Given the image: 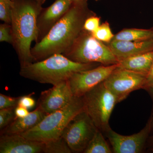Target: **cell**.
I'll return each mask as SVG.
<instances>
[{
    "label": "cell",
    "instance_id": "cell-29",
    "mask_svg": "<svg viewBox=\"0 0 153 153\" xmlns=\"http://www.w3.org/2000/svg\"><path fill=\"white\" fill-rule=\"evenodd\" d=\"M147 91H149L151 97H152V99L153 101V86L151 87L150 88H149Z\"/></svg>",
    "mask_w": 153,
    "mask_h": 153
},
{
    "label": "cell",
    "instance_id": "cell-1",
    "mask_svg": "<svg viewBox=\"0 0 153 153\" xmlns=\"http://www.w3.org/2000/svg\"><path fill=\"white\" fill-rule=\"evenodd\" d=\"M95 14L88 8V0L72 3L67 13L47 36L32 48L35 62L66 52L83 30L86 19Z\"/></svg>",
    "mask_w": 153,
    "mask_h": 153
},
{
    "label": "cell",
    "instance_id": "cell-9",
    "mask_svg": "<svg viewBox=\"0 0 153 153\" xmlns=\"http://www.w3.org/2000/svg\"><path fill=\"white\" fill-rule=\"evenodd\" d=\"M119 64L101 65L95 68L74 73L68 80L74 96L82 97L93 88L103 82Z\"/></svg>",
    "mask_w": 153,
    "mask_h": 153
},
{
    "label": "cell",
    "instance_id": "cell-13",
    "mask_svg": "<svg viewBox=\"0 0 153 153\" xmlns=\"http://www.w3.org/2000/svg\"><path fill=\"white\" fill-rule=\"evenodd\" d=\"M44 143L28 139L20 134L1 135V153H44Z\"/></svg>",
    "mask_w": 153,
    "mask_h": 153
},
{
    "label": "cell",
    "instance_id": "cell-18",
    "mask_svg": "<svg viewBox=\"0 0 153 153\" xmlns=\"http://www.w3.org/2000/svg\"><path fill=\"white\" fill-rule=\"evenodd\" d=\"M83 153H111L112 152L105 139L102 131L97 129Z\"/></svg>",
    "mask_w": 153,
    "mask_h": 153
},
{
    "label": "cell",
    "instance_id": "cell-25",
    "mask_svg": "<svg viewBox=\"0 0 153 153\" xmlns=\"http://www.w3.org/2000/svg\"><path fill=\"white\" fill-rule=\"evenodd\" d=\"M100 18L97 16L96 14L88 18L85 20L83 30L90 33H93L100 26Z\"/></svg>",
    "mask_w": 153,
    "mask_h": 153
},
{
    "label": "cell",
    "instance_id": "cell-21",
    "mask_svg": "<svg viewBox=\"0 0 153 153\" xmlns=\"http://www.w3.org/2000/svg\"><path fill=\"white\" fill-rule=\"evenodd\" d=\"M13 1L0 0V19L4 23L11 25Z\"/></svg>",
    "mask_w": 153,
    "mask_h": 153
},
{
    "label": "cell",
    "instance_id": "cell-24",
    "mask_svg": "<svg viewBox=\"0 0 153 153\" xmlns=\"http://www.w3.org/2000/svg\"><path fill=\"white\" fill-rule=\"evenodd\" d=\"M0 41L12 44V27L10 24L4 23L0 25Z\"/></svg>",
    "mask_w": 153,
    "mask_h": 153
},
{
    "label": "cell",
    "instance_id": "cell-20",
    "mask_svg": "<svg viewBox=\"0 0 153 153\" xmlns=\"http://www.w3.org/2000/svg\"><path fill=\"white\" fill-rule=\"evenodd\" d=\"M91 33L96 39L105 44H107L112 41L114 36L111 29L109 23L107 22L102 23L97 30Z\"/></svg>",
    "mask_w": 153,
    "mask_h": 153
},
{
    "label": "cell",
    "instance_id": "cell-35",
    "mask_svg": "<svg viewBox=\"0 0 153 153\" xmlns=\"http://www.w3.org/2000/svg\"><path fill=\"white\" fill-rule=\"evenodd\" d=\"M94 1H98L99 0H94Z\"/></svg>",
    "mask_w": 153,
    "mask_h": 153
},
{
    "label": "cell",
    "instance_id": "cell-17",
    "mask_svg": "<svg viewBox=\"0 0 153 153\" xmlns=\"http://www.w3.org/2000/svg\"><path fill=\"white\" fill-rule=\"evenodd\" d=\"M153 38V30L126 29L114 35L112 41H143Z\"/></svg>",
    "mask_w": 153,
    "mask_h": 153
},
{
    "label": "cell",
    "instance_id": "cell-19",
    "mask_svg": "<svg viewBox=\"0 0 153 153\" xmlns=\"http://www.w3.org/2000/svg\"><path fill=\"white\" fill-rule=\"evenodd\" d=\"M71 149L62 137L57 139L44 143V153H71Z\"/></svg>",
    "mask_w": 153,
    "mask_h": 153
},
{
    "label": "cell",
    "instance_id": "cell-22",
    "mask_svg": "<svg viewBox=\"0 0 153 153\" xmlns=\"http://www.w3.org/2000/svg\"><path fill=\"white\" fill-rule=\"evenodd\" d=\"M15 108L0 109V129L3 130L9 125L16 118Z\"/></svg>",
    "mask_w": 153,
    "mask_h": 153
},
{
    "label": "cell",
    "instance_id": "cell-30",
    "mask_svg": "<svg viewBox=\"0 0 153 153\" xmlns=\"http://www.w3.org/2000/svg\"><path fill=\"white\" fill-rule=\"evenodd\" d=\"M36 1L38 2L39 4H41V5H43L44 3L46 1V0H35Z\"/></svg>",
    "mask_w": 153,
    "mask_h": 153
},
{
    "label": "cell",
    "instance_id": "cell-32",
    "mask_svg": "<svg viewBox=\"0 0 153 153\" xmlns=\"http://www.w3.org/2000/svg\"><path fill=\"white\" fill-rule=\"evenodd\" d=\"M152 132L153 131V114H152Z\"/></svg>",
    "mask_w": 153,
    "mask_h": 153
},
{
    "label": "cell",
    "instance_id": "cell-11",
    "mask_svg": "<svg viewBox=\"0 0 153 153\" xmlns=\"http://www.w3.org/2000/svg\"><path fill=\"white\" fill-rule=\"evenodd\" d=\"M74 96L67 80L42 91L37 107L49 114L65 107Z\"/></svg>",
    "mask_w": 153,
    "mask_h": 153
},
{
    "label": "cell",
    "instance_id": "cell-6",
    "mask_svg": "<svg viewBox=\"0 0 153 153\" xmlns=\"http://www.w3.org/2000/svg\"><path fill=\"white\" fill-rule=\"evenodd\" d=\"M82 98L84 110L96 127L105 132L110 128L109 119L118 103L115 96L102 82L85 93Z\"/></svg>",
    "mask_w": 153,
    "mask_h": 153
},
{
    "label": "cell",
    "instance_id": "cell-16",
    "mask_svg": "<svg viewBox=\"0 0 153 153\" xmlns=\"http://www.w3.org/2000/svg\"><path fill=\"white\" fill-rule=\"evenodd\" d=\"M153 61V51L134 55L119 62L121 68L144 74L147 76Z\"/></svg>",
    "mask_w": 153,
    "mask_h": 153
},
{
    "label": "cell",
    "instance_id": "cell-2",
    "mask_svg": "<svg viewBox=\"0 0 153 153\" xmlns=\"http://www.w3.org/2000/svg\"><path fill=\"white\" fill-rule=\"evenodd\" d=\"M12 45L18 55L21 67L35 62L31 44L38 43L37 19L42 5L35 0H13Z\"/></svg>",
    "mask_w": 153,
    "mask_h": 153
},
{
    "label": "cell",
    "instance_id": "cell-8",
    "mask_svg": "<svg viewBox=\"0 0 153 153\" xmlns=\"http://www.w3.org/2000/svg\"><path fill=\"white\" fill-rule=\"evenodd\" d=\"M146 78L144 74L125 69L119 65L103 83L115 96L119 103L134 91L144 89Z\"/></svg>",
    "mask_w": 153,
    "mask_h": 153
},
{
    "label": "cell",
    "instance_id": "cell-26",
    "mask_svg": "<svg viewBox=\"0 0 153 153\" xmlns=\"http://www.w3.org/2000/svg\"><path fill=\"white\" fill-rule=\"evenodd\" d=\"M34 93L28 95L20 97L18 105L25 108L28 110L31 109L35 106L36 101L33 97Z\"/></svg>",
    "mask_w": 153,
    "mask_h": 153
},
{
    "label": "cell",
    "instance_id": "cell-33",
    "mask_svg": "<svg viewBox=\"0 0 153 153\" xmlns=\"http://www.w3.org/2000/svg\"><path fill=\"white\" fill-rule=\"evenodd\" d=\"M70 1H72V2H74L79 1H81V0H70Z\"/></svg>",
    "mask_w": 153,
    "mask_h": 153
},
{
    "label": "cell",
    "instance_id": "cell-7",
    "mask_svg": "<svg viewBox=\"0 0 153 153\" xmlns=\"http://www.w3.org/2000/svg\"><path fill=\"white\" fill-rule=\"evenodd\" d=\"M97 129L84 110L71 120L62 137L72 152H83Z\"/></svg>",
    "mask_w": 153,
    "mask_h": 153
},
{
    "label": "cell",
    "instance_id": "cell-15",
    "mask_svg": "<svg viewBox=\"0 0 153 153\" xmlns=\"http://www.w3.org/2000/svg\"><path fill=\"white\" fill-rule=\"evenodd\" d=\"M47 115L40 108L37 107L27 116L16 118L7 127L1 131V134H21L28 131L40 123Z\"/></svg>",
    "mask_w": 153,
    "mask_h": 153
},
{
    "label": "cell",
    "instance_id": "cell-34",
    "mask_svg": "<svg viewBox=\"0 0 153 153\" xmlns=\"http://www.w3.org/2000/svg\"><path fill=\"white\" fill-rule=\"evenodd\" d=\"M152 147L150 148V151H152V152H153V144L152 145Z\"/></svg>",
    "mask_w": 153,
    "mask_h": 153
},
{
    "label": "cell",
    "instance_id": "cell-4",
    "mask_svg": "<svg viewBox=\"0 0 153 153\" xmlns=\"http://www.w3.org/2000/svg\"><path fill=\"white\" fill-rule=\"evenodd\" d=\"M84 111L82 97L74 96L65 107L47 114L37 126L20 134L36 141L46 143L62 137L69 123L79 113Z\"/></svg>",
    "mask_w": 153,
    "mask_h": 153
},
{
    "label": "cell",
    "instance_id": "cell-5",
    "mask_svg": "<svg viewBox=\"0 0 153 153\" xmlns=\"http://www.w3.org/2000/svg\"><path fill=\"white\" fill-rule=\"evenodd\" d=\"M62 54L79 63L110 65L119 62L106 44L96 39L91 33L84 30L71 47Z\"/></svg>",
    "mask_w": 153,
    "mask_h": 153
},
{
    "label": "cell",
    "instance_id": "cell-28",
    "mask_svg": "<svg viewBox=\"0 0 153 153\" xmlns=\"http://www.w3.org/2000/svg\"><path fill=\"white\" fill-rule=\"evenodd\" d=\"M29 110L25 108L18 105L15 108L16 118H22L27 116L29 114Z\"/></svg>",
    "mask_w": 153,
    "mask_h": 153
},
{
    "label": "cell",
    "instance_id": "cell-31",
    "mask_svg": "<svg viewBox=\"0 0 153 153\" xmlns=\"http://www.w3.org/2000/svg\"><path fill=\"white\" fill-rule=\"evenodd\" d=\"M149 139L150 140V142L151 143H152V145L153 144V135L151 136L149 138Z\"/></svg>",
    "mask_w": 153,
    "mask_h": 153
},
{
    "label": "cell",
    "instance_id": "cell-23",
    "mask_svg": "<svg viewBox=\"0 0 153 153\" xmlns=\"http://www.w3.org/2000/svg\"><path fill=\"white\" fill-rule=\"evenodd\" d=\"M20 97H12L1 94H0V109L16 108L18 105Z\"/></svg>",
    "mask_w": 153,
    "mask_h": 153
},
{
    "label": "cell",
    "instance_id": "cell-3",
    "mask_svg": "<svg viewBox=\"0 0 153 153\" xmlns=\"http://www.w3.org/2000/svg\"><path fill=\"white\" fill-rule=\"evenodd\" d=\"M100 64L77 63L63 54H56L44 60L21 67L19 74L27 79L54 85L67 81L75 72L91 69Z\"/></svg>",
    "mask_w": 153,
    "mask_h": 153
},
{
    "label": "cell",
    "instance_id": "cell-27",
    "mask_svg": "<svg viewBox=\"0 0 153 153\" xmlns=\"http://www.w3.org/2000/svg\"><path fill=\"white\" fill-rule=\"evenodd\" d=\"M153 86V61L150 70L146 78V84L144 89L147 91L149 88Z\"/></svg>",
    "mask_w": 153,
    "mask_h": 153
},
{
    "label": "cell",
    "instance_id": "cell-12",
    "mask_svg": "<svg viewBox=\"0 0 153 153\" xmlns=\"http://www.w3.org/2000/svg\"><path fill=\"white\" fill-rule=\"evenodd\" d=\"M72 3L70 0H55L48 7L42 8L37 19L38 43L47 36L55 24L62 19L70 8Z\"/></svg>",
    "mask_w": 153,
    "mask_h": 153
},
{
    "label": "cell",
    "instance_id": "cell-10",
    "mask_svg": "<svg viewBox=\"0 0 153 153\" xmlns=\"http://www.w3.org/2000/svg\"><path fill=\"white\" fill-rule=\"evenodd\" d=\"M152 116L142 130L131 135L118 134L110 128L105 132L115 153H140L144 149L152 133Z\"/></svg>",
    "mask_w": 153,
    "mask_h": 153
},
{
    "label": "cell",
    "instance_id": "cell-14",
    "mask_svg": "<svg viewBox=\"0 0 153 153\" xmlns=\"http://www.w3.org/2000/svg\"><path fill=\"white\" fill-rule=\"evenodd\" d=\"M105 44L119 61L134 55L153 51V38L143 41H112Z\"/></svg>",
    "mask_w": 153,
    "mask_h": 153
}]
</instances>
